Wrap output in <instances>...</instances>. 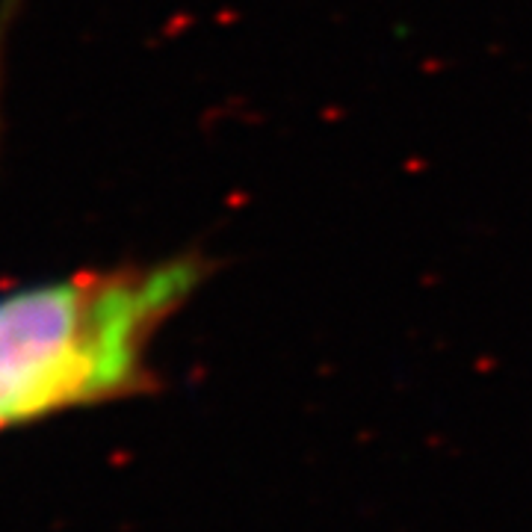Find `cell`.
I'll list each match as a JSON object with an SVG mask.
<instances>
[{"label":"cell","instance_id":"cell-1","mask_svg":"<svg viewBox=\"0 0 532 532\" xmlns=\"http://www.w3.org/2000/svg\"><path fill=\"white\" fill-rule=\"evenodd\" d=\"M201 275L199 261L184 258L3 293L0 429L148 391V349Z\"/></svg>","mask_w":532,"mask_h":532}]
</instances>
